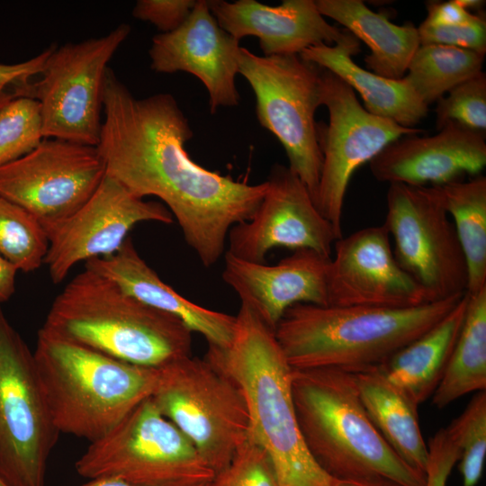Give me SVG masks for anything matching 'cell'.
Instances as JSON below:
<instances>
[{"mask_svg": "<svg viewBox=\"0 0 486 486\" xmlns=\"http://www.w3.org/2000/svg\"><path fill=\"white\" fill-rule=\"evenodd\" d=\"M103 111L96 147L105 174L139 198H159L201 263L215 265L230 228L254 215L266 182H239L194 162L184 147L194 132L175 97L137 98L110 68Z\"/></svg>", "mask_w": 486, "mask_h": 486, "instance_id": "6da1fadb", "label": "cell"}, {"mask_svg": "<svg viewBox=\"0 0 486 486\" xmlns=\"http://www.w3.org/2000/svg\"><path fill=\"white\" fill-rule=\"evenodd\" d=\"M239 387L249 418V436L268 454L279 486H332L302 439L292 390V368L270 328L241 303L230 343L209 346L205 356Z\"/></svg>", "mask_w": 486, "mask_h": 486, "instance_id": "7a4b0ae2", "label": "cell"}, {"mask_svg": "<svg viewBox=\"0 0 486 486\" xmlns=\"http://www.w3.org/2000/svg\"><path fill=\"white\" fill-rule=\"evenodd\" d=\"M464 295L404 309L298 303L274 335L292 369L356 372L378 366L431 329Z\"/></svg>", "mask_w": 486, "mask_h": 486, "instance_id": "3957f363", "label": "cell"}, {"mask_svg": "<svg viewBox=\"0 0 486 486\" xmlns=\"http://www.w3.org/2000/svg\"><path fill=\"white\" fill-rule=\"evenodd\" d=\"M41 328L143 367L158 369L191 356L192 331L184 323L87 268L56 296Z\"/></svg>", "mask_w": 486, "mask_h": 486, "instance_id": "277c9868", "label": "cell"}, {"mask_svg": "<svg viewBox=\"0 0 486 486\" xmlns=\"http://www.w3.org/2000/svg\"><path fill=\"white\" fill-rule=\"evenodd\" d=\"M292 390L304 444L333 480L382 477L403 486H425L426 475L403 462L372 423L352 373L292 369Z\"/></svg>", "mask_w": 486, "mask_h": 486, "instance_id": "5b68a950", "label": "cell"}, {"mask_svg": "<svg viewBox=\"0 0 486 486\" xmlns=\"http://www.w3.org/2000/svg\"><path fill=\"white\" fill-rule=\"evenodd\" d=\"M33 356L57 429L90 443L150 397L158 378L159 368L121 361L42 328Z\"/></svg>", "mask_w": 486, "mask_h": 486, "instance_id": "8992f818", "label": "cell"}, {"mask_svg": "<svg viewBox=\"0 0 486 486\" xmlns=\"http://www.w3.org/2000/svg\"><path fill=\"white\" fill-rule=\"evenodd\" d=\"M75 467L89 480L116 477L139 486H199L215 474L150 397L91 442Z\"/></svg>", "mask_w": 486, "mask_h": 486, "instance_id": "52a82bcc", "label": "cell"}, {"mask_svg": "<svg viewBox=\"0 0 486 486\" xmlns=\"http://www.w3.org/2000/svg\"><path fill=\"white\" fill-rule=\"evenodd\" d=\"M150 398L214 471L249 436V418L237 383L206 357L192 356L158 369Z\"/></svg>", "mask_w": 486, "mask_h": 486, "instance_id": "ba28073f", "label": "cell"}, {"mask_svg": "<svg viewBox=\"0 0 486 486\" xmlns=\"http://www.w3.org/2000/svg\"><path fill=\"white\" fill-rule=\"evenodd\" d=\"M238 74L255 94L258 122L280 141L288 167L315 202L322 166L315 122L321 105L320 67L300 55L257 56L241 47Z\"/></svg>", "mask_w": 486, "mask_h": 486, "instance_id": "9c48e42d", "label": "cell"}, {"mask_svg": "<svg viewBox=\"0 0 486 486\" xmlns=\"http://www.w3.org/2000/svg\"><path fill=\"white\" fill-rule=\"evenodd\" d=\"M59 435L33 353L0 307V472L12 486H45Z\"/></svg>", "mask_w": 486, "mask_h": 486, "instance_id": "30bf717a", "label": "cell"}, {"mask_svg": "<svg viewBox=\"0 0 486 486\" xmlns=\"http://www.w3.org/2000/svg\"><path fill=\"white\" fill-rule=\"evenodd\" d=\"M384 226L400 267L431 302L467 292L468 270L453 221L435 186L390 184Z\"/></svg>", "mask_w": 486, "mask_h": 486, "instance_id": "8fae6325", "label": "cell"}, {"mask_svg": "<svg viewBox=\"0 0 486 486\" xmlns=\"http://www.w3.org/2000/svg\"><path fill=\"white\" fill-rule=\"evenodd\" d=\"M130 32L123 23L99 38L53 46L32 89V99L40 106L43 139L98 145L108 63Z\"/></svg>", "mask_w": 486, "mask_h": 486, "instance_id": "7c38bea8", "label": "cell"}, {"mask_svg": "<svg viewBox=\"0 0 486 486\" xmlns=\"http://www.w3.org/2000/svg\"><path fill=\"white\" fill-rule=\"evenodd\" d=\"M320 75V104L328 109V122L317 123L322 166L315 204L342 236L345 197L356 169L393 140L423 130L370 113L345 81L322 68Z\"/></svg>", "mask_w": 486, "mask_h": 486, "instance_id": "4fadbf2b", "label": "cell"}, {"mask_svg": "<svg viewBox=\"0 0 486 486\" xmlns=\"http://www.w3.org/2000/svg\"><path fill=\"white\" fill-rule=\"evenodd\" d=\"M104 176L97 147L43 139L30 153L0 166V196L46 227L80 208Z\"/></svg>", "mask_w": 486, "mask_h": 486, "instance_id": "5bb4252c", "label": "cell"}, {"mask_svg": "<svg viewBox=\"0 0 486 486\" xmlns=\"http://www.w3.org/2000/svg\"><path fill=\"white\" fill-rule=\"evenodd\" d=\"M173 220L165 205L133 195L105 174L80 208L66 219L43 227L49 241L44 264L50 279L59 284L77 263L113 255L140 222L170 224Z\"/></svg>", "mask_w": 486, "mask_h": 486, "instance_id": "9a60e30c", "label": "cell"}, {"mask_svg": "<svg viewBox=\"0 0 486 486\" xmlns=\"http://www.w3.org/2000/svg\"><path fill=\"white\" fill-rule=\"evenodd\" d=\"M266 182V193L251 219L229 230L226 253L265 263L271 249L283 247L331 257L334 244L342 236L320 213L299 176L288 166L274 164Z\"/></svg>", "mask_w": 486, "mask_h": 486, "instance_id": "2e32d148", "label": "cell"}, {"mask_svg": "<svg viewBox=\"0 0 486 486\" xmlns=\"http://www.w3.org/2000/svg\"><path fill=\"white\" fill-rule=\"evenodd\" d=\"M328 274V305L390 309L430 302L398 264L384 224L338 238Z\"/></svg>", "mask_w": 486, "mask_h": 486, "instance_id": "e0dca14e", "label": "cell"}, {"mask_svg": "<svg viewBox=\"0 0 486 486\" xmlns=\"http://www.w3.org/2000/svg\"><path fill=\"white\" fill-rule=\"evenodd\" d=\"M240 49L239 40L220 26L208 0H196L182 25L153 37L150 68L158 73L184 71L196 76L207 89L210 110L215 113L220 107L239 104L236 75Z\"/></svg>", "mask_w": 486, "mask_h": 486, "instance_id": "ac0fdd59", "label": "cell"}, {"mask_svg": "<svg viewBox=\"0 0 486 486\" xmlns=\"http://www.w3.org/2000/svg\"><path fill=\"white\" fill-rule=\"evenodd\" d=\"M406 135L385 146L370 162L381 182L436 186L479 176L486 166L485 133L454 122L432 136Z\"/></svg>", "mask_w": 486, "mask_h": 486, "instance_id": "d6986e66", "label": "cell"}, {"mask_svg": "<svg viewBox=\"0 0 486 486\" xmlns=\"http://www.w3.org/2000/svg\"><path fill=\"white\" fill-rule=\"evenodd\" d=\"M330 257L299 249L275 265L255 263L228 253L223 281L274 330L292 305H328Z\"/></svg>", "mask_w": 486, "mask_h": 486, "instance_id": "ffe728a7", "label": "cell"}, {"mask_svg": "<svg viewBox=\"0 0 486 486\" xmlns=\"http://www.w3.org/2000/svg\"><path fill=\"white\" fill-rule=\"evenodd\" d=\"M208 5L220 26L237 40L257 37L266 57L299 55L310 47L357 40L331 25L314 0H284L275 6L255 0H208Z\"/></svg>", "mask_w": 486, "mask_h": 486, "instance_id": "44dd1931", "label": "cell"}, {"mask_svg": "<svg viewBox=\"0 0 486 486\" xmlns=\"http://www.w3.org/2000/svg\"><path fill=\"white\" fill-rule=\"evenodd\" d=\"M85 268L112 280L140 302L179 319L192 332L201 334L209 346L223 347L233 338L236 316L202 307L180 295L144 261L130 237L116 253L89 259Z\"/></svg>", "mask_w": 486, "mask_h": 486, "instance_id": "7402d4cb", "label": "cell"}, {"mask_svg": "<svg viewBox=\"0 0 486 486\" xmlns=\"http://www.w3.org/2000/svg\"><path fill=\"white\" fill-rule=\"evenodd\" d=\"M359 51V41L355 40L310 47L299 55L305 61L332 72L357 91L364 108L370 113L403 127L415 128L427 116L428 106L405 77L391 79L359 67L352 58Z\"/></svg>", "mask_w": 486, "mask_h": 486, "instance_id": "603a6c76", "label": "cell"}, {"mask_svg": "<svg viewBox=\"0 0 486 486\" xmlns=\"http://www.w3.org/2000/svg\"><path fill=\"white\" fill-rule=\"evenodd\" d=\"M319 12L331 18L370 49L364 57L367 70L391 79L403 78L420 46L418 28L397 25L369 9L362 0H315Z\"/></svg>", "mask_w": 486, "mask_h": 486, "instance_id": "cb8c5ba5", "label": "cell"}, {"mask_svg": "<svg viewBox=\"0 0 486 486\" xmlns=\"http://www.w3.org/2000/svg\"><path fill=\"white\" fill-rule=\"evenodd\" d=\"M352 374L364 410L382 437L403 462L425 474L429 453L421 433L418 405L377 366Z\"/></svg>", "mask_w": 486, "mask_h": 486, "instance_id": "d4e9b609", "label": "cell"}, {"mask_svg": "<svg viewBox=\"0 0 486 486\" xmlns=\"http://www.w3.org/2000/svg\"><path fill=\"white\" fill-rule=\"evenodd\" d=\"M468 294L435 327L377 368L418 406L432 397L447 367L465 316Z\"/></svg>", "mask_w": 486, "mask_h": 486, "instance_id": "484cf974", "label": "cell"}, {"mask_svg": "<svg viewBox=\"0 0 486 486\" xmlns=\"http://www.w3.org/2000/svg\"><path fill=\"white\" fill-rule=\"evenodd\" d=\"M485 389L486 287L468 294L464 322L432 404L441 410L467 393Z\"/></svg>", "mask_w": 486, "mask_h": 486, "instance_id": "4316f807", "label": "cell"}, {"mask_svg": "<svg viewBox=\"0 0 486 486\" xmlns=\"http://www.w3.org/2000/svg\"><path fill=\"white\" fill-rule=\"evenodd\" d=\"M450 216L468 270V294L486 287V177L435 186Z\"/></svg>", "mask_w": 486, "mask_h": 486, "instance_id": "83f0119b", "label": "cell"}, {"mask_svg": "<svg viewBox=\"0 0 486 486\" xmlns=\"http://www.w3.org/2000/svg\"><path fill=\"white\" fill-rule=\"evenodd\" d=\"M484 58L485 53L470 50L423 44L412 57L404 77L428 106L458 84L482 72Z\"/></svg>", "mask_w": 486, "mask_h": 486, "instance_id": "f1b7e54d", "label": "cell"}, {"mask_svg": "<svg viewBox=\"0 0 486 486\" xmlns=\"http://www.w3.org/2000/svg\"><path fill=\"white\" fill-rule=\"evenodd\" d=\"M44 228L32 213L0 196V255L18 270H37L48 251Z\"/></svg>", "mask_w": 486, "mask_h": 486, "instance_id": "f546056e", "label": "cell"}, {"mask_svg": "<svg viewBox=\"0 0 486 486\" xmlns=\"http://www.w3.org/2000/svg\"><path fill=\"white\" fill-rule=\"evenodd\" d=\"M459 449L463 486H476L486 456V392H478L464 411L446 428Z\"/></svg>", "mask_w": 486, "mask_h": 486, "instance_id": "4dcf8cb0", "label": "cell"}, {"mask_svg": "<svg viewBox=\"0 0 486 486\" xmlns=\"http://www.w3.org/2000/svg\"><path fill=\"white\" fill-rule=\"evenodd\" d=\"M40 103L18 97L0 106V166L37 148L42 141Z\"/></svg>", "mask_w": 486, "mask_h": 486, "instance_id": "1f68e13d", "label": "cell"}, {"mask_svg": "<svg viewBox=\"0 0 486 486\" xmlns=\"http://www.w3.org/2000/svg\"><path fill=\"white\" fill-rule=\"evenodd\" d=\"M437 130L448 122L485 133L486 75L483 71L464 80L436 101Z\"/></svg>", "mask_w": 486, "mask_h": 486, "instance_id": "d6a6232c", "label": "cell"}, {"mask_svg": "<svg viewBox=\"0 0 486 486\" xmlns=\"http://www.w3.org/2000/svg\"><path fill=\"white\" fill-rule=\"evenodd\" d=\"M207 486H279V482L268 454L248 436Z\"/></svg>", "mask_w": 486, "mask_h": 486, "instance_id": "836d02e7", "label": "cell"}, {"mask_svg": "<svg viewBox=\"0 0 486 486\" xmlns=\"http://www.w3.org/2000/svg\"><path fill=\"white\" fill-rule=\"evenodd\" d=\"M417 28L420 45L441 44L486 53V17L482 11L466 23L440 26L423 22Z\"/></svg>", "mask_w": 486, "mask_h": 486, "instance_id": "e575fe53", "label": "cell"}, {"mask_svg": "<svg viewBox=\"0 0 486 486\" xmlns=\"http://www.w3.org/2000/svg\"><path fill=\"white\" fill-rule=\"evenodd\" d=\"M196 0H139L132 15L154 24L161 33L175 31L189 16Z\"/></svg>", "mask_w": 486, "mask_h": 486, "instance_id": "d590c367", "label": "cell"}, {"mask_svg": "<svg viewBox=\"0 0 486 486\" xmlns=\"http://www.w3.org/2000/svg\"><path fill=\"white\" fill-rule=\"evenodd\" d=\"M428 447L429 457L425 486H446L448 477L459 460V449L446 428L429 439Z\"/></svg>", "mask_w": 486, "mask_h": 486, "instance_id": "8d00e7d4", "label": "cell"}, {"mask_svg": "<svg viewBox=\"0 0 486 486\" xmlns=\"http://www.w3.org/2000/svg\"><path fill=\"white\" fill-rule=\"evenodd\" d=\"M52 49L53 46L22 63L0 64V93L7 94L12 98H32L33 82H31V78L42 73Z\"/></svg>", "mask_w": 486, "mask_h": 486, "instance_id": "74e56055", "label": "cell"}, {"mask_svg": "<svg viewBox=\"0 0 486 486\" xmlns=\"http://www.w3.org/2000/svg\"><path fill=\"white\" fill-rule=\"evenodd\" d=\"M425 22L432 25L453 26L470 22L475 14L463 8L456 0L447 2L431 1L427 4Z\"/></svg>", "mask_w": 486, "mask_h": 486, "instance_id": "f35d334b", "label": "cell"}, {"mask_svg": "<svg viewBox=\"0 0 486 486\" xmlns=\"http://www.w3.org/2000/svg\"><path fill=\"white\" fill-rule=\"evenodd\" d=\"M17 271L14 265L0 255V305L14 294Z\"/></svg>", "mask_w": 486, "mask_h": 486, "instance_id": "ab89813d", "label": "cell"}, {"mask_svg": "<svg viewBox=\"0 0 486 486\" xmlns=\"http://www.w3.org/2000/svg\"><path fill=\"white\" fill-rule=\"evenodd\" d=\"M332 486H403L387 478H374L361 481H334Z\"/></svg>", "mask_w": 486, "mask_h": 486, "instance_id": "60d3db41", "label": "cell"}, {"mask_svg": "<svg viewBox=\"0 0 486 486\" xmlns=\"http://www.w3.org/2000/svg\"><path fill=\"white\" fill-rule=\"evenodd\" d=\"M82 486H139L132 484L116 477H99L90 479V481Z\"/></svg>", "mask_w": 486, "mask_h": 486, "instance_id": "b9f144b4", "label": "cell"}, {"mask_svg": "<svg viewBox=\"0 0 486 486\" xmlns=\"http://www.w3.org/2000/svg\"><path fill=\"white\" fill-rule=\"evenodd\" d=\"M457 3L465 10L482 11V6L485 4V1L482 0H456Z\"/></svg>", "mask_w": 486, "mask_h": 486, "instance_id": "7bdbcfd3", "label": "cell"}, {"mask_svg": "<svg viewBox=\"0 0 486 486\" xmlns=\"http://www.w3.org/2000/svg\"><path fill=\"white\" fill-rule=\"evenodd\" d=\"M0 486H12L0 472Z\"/></svg>", "mask_w": 486, "mask_h": 486, "instance_id": "ee69618b", "label": "cell"}, {"mask_svg": "<svg viewBox=\"0 0 486 486\" xmlns=\"http://www.w3.org/2000/svg\"><path fill=\"white\" fill-rule=\"evenodd\" d=\"M208 483V482H207ZM207 483H204V484H202V485H199V486H207Z\"/></svg>", "mask_w": 486, "mask_h": 486, "instance_id": "f6af8a7d", "label": "cell"}, {"mask_svg": "<svg viewBox=\"0 0 486 486\" xmlns=\"http://www.w3.org/2000/svg\"><path fill=\"white\" fill-rule=\"evenodd\" d=\"M2 104H4V103H2V102L0 101V106H1Z\"/></svg>", "mask_w": 486, "mask_h": 486, "instance_id": "bcb514c9", "label": "cell"}]
</instances>
